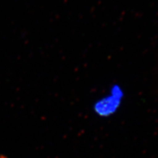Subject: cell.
<instances>
[{
    "mask_svg": "<svg viewBox=\"0 0 158 158\" xmlns=\"http://www.w3.org/2000/svg\"><path fill=\"white\" fill-rule=\"evenodd\" d=\"M124 93L121 87L116 85L110 89L109 95L104 97L95 102L94 111L100 117L112 116L118 109L122 103Z\"/></svg>",
    "mask_w": 158,
    "mask_h": 158,
    "instance_id": "cell-1",
    "label": "cell"
},
{
    "mask_svg": "<svg viewBox=\"0 0 158 158\" xmlns=\"http://www.w3.org/2000/svg\"><path fill=\"white\" fill-rule=\"evenodd\" d=\"M0 158H7V157H4V156H1V157H0Z\"/></svg>",
    "mask_w": 158,
    "mask_h": 158,
    "instance_id": "cell-2",
    "label": "cell"
}]
</instances>
